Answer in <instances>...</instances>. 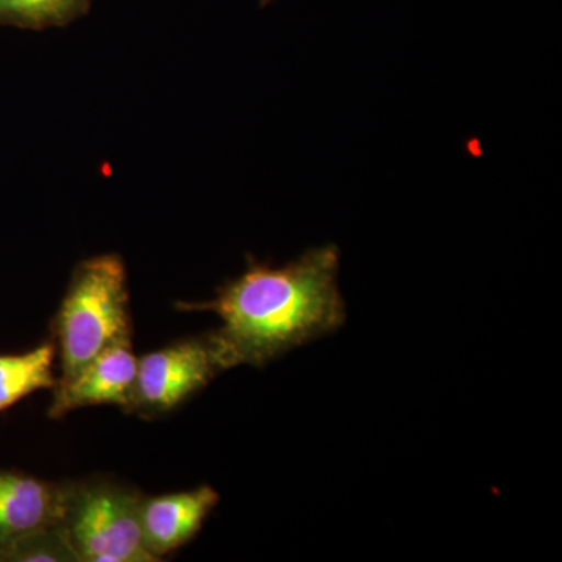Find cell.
<instances>
[{
  "label": "cell",
  "mask_w": 562,
  "mask_h": 562,
  "mask_svg": "<svg viewBox=\"0 0 562 562\" xmlns=\"http://www.w3.org/2000/svg\"><path fill=\"white\" fill-rule=\"evenodd\" d=\"M55 346L43 344L20 355H0V412L40 390H54Z\"/></svg>",
  "instance_id": "obj_8"
},
{
  "label": "cell",
  "mask_w": 562,
  "mask_h": 562,
  "mask_svg": "<svg viewBox=\"0 0 562 562\" xmlns=\"http://www.w3.org/2000/svg\"><path fill=\"white\" fill-rule=\"evenodd\" d=\"M92 0H0V25L46 31L65 27L90 11Z\"/></svg>",
  "instance_id": "obj_9"
},
{
  "label": "cell",
  "mask_w": 562,
  "mask_h": 562,
  "mask_svg": "<svg viewBox=\"0 0 562 562\" xmlns=\"http://www.w3.org/2000/svg\"><path fill=\"white\" fill-rule=\"evenodd\" d=\"M338 276L339 250L328 244L279 268L250 262L241 276L217 290L213 301L180 303L177 308L221 317L222 327L214 335L231 369L262 368L346 324Z\"/></svg>",
  "instance_id": "obj_1"
},
{
  "label": "cell",
  "mask_w": 562,
  "mask_h": 562,
  "mask_svg": "<svg viewBox=\"0 0 562 562\" xmlns=\"http://www.w3.org/2000/svg\"><path fill=\"white\" fill-rule=\"evenodd\" d=\"M0 562H79L58 525L24 536L9 547Z\"/></svg>",
  "instance_id": "obj_10"
},
{
  "label": "cell",
  "mask_w": 562,
  "mask_h": 562,
  "mask_svg": "<svg viewBox=\"0 0 562 562\" xmlns=\"http://www.w3.org/2000/svg\"><path fill=\"white\" fill-rule=\"evenodd\" d=\"M220 494L210 486L173 492L160 497L143 495L140 501V532L147 553L155 562L191 541L214 506Z\"/></svg>",
  "instance_id": "obj_6"
},
{
  "label": "cell",
  "mask_w": 562,
  "mask_h": 562,
  "mask_svg": "<svg viewBox=\"0 0 562 562\" xmlns=\"http://www.w3.org/2000/svg\"><path fill=\"white\" fill-rule=\"evenodd\" d=\"M228 369L231 366L214 331L150 351L138 358L127 413L143 417L162 416Z\"/></svg>",
  "instance_id": "obj_4"
},
{
  "label": "cell",
  "mask_w": 562,
  "mask_h": 562,
  "mask_svg": "<svg viewBox=\"0 0 562 562\" xmlns=\"http://www.w3.org/2000/svg\"><path fill=\"white\" fill-rule=\"evenodd\" d=\"M54 335L61 361L57 384L69 382L109 347L132 342L127 272L121 257L98 255L77 266L55 316Z\"/></svg>",
  "instance_id": "obj_2"
},
{
  "label": "cell",
  "mask_w": 562,
  "mask_h": 562,
  "mask_svg": "<svg viewBox=\"0 0 562 562\" xmlns=\"http://www.w3.org/2000/svg\"><path fill=\"white\" fill-rule=\"evenodd\" d=\"M138 372L132 342L116 344L99 353L69 382L54 387L50 417L58 419L85 406L114 405L127 412Z\"/></svg>",
  "instance_id": "obj_5"
},
{
  "label": "cell",
  "mask_w": 562,
  "mask_h": 562,
  "mask_svg": "<svg viewBox=\"0 0 562 562\" xmlns=\"http://www.w3.org/2000/svg\"><path fill=\"white\" fill-rule=\"evenodd\" d=\"M143 495L109 479L66 482L58 528L79 562H155L140 532Z\"/></svg>",
  "instance_id": "obj_3"
},
{
  "label": "cell",
  "mask_w": 562,
  "mask_h": 562,
  "mask_svg": "<svg viewBox=\"0 0 562 562\" xmlns=\"http://www.w3.org/2000/svg\"><path fill=\"white\" fill-rule=\"evenodd\" d=\"M65 483L0 469V557L24 536L58 525Z\"/></svg>",
  "instance_id": "obj_7"
}]
</instances>
